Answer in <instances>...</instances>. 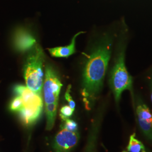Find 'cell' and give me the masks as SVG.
<instances>
[{
    "label": "cell",
    "mask_w": 152,
    "mask_h": 152,
    "mask_svg": "<svg viewBox=\"0 0 152 152\" xmlns=\"http://www.w3.org/2000/svg\"><path fill=\"white\" fill-rule=\"evenodd\" d=\"M14 44L16 49L20 51H24L33 48L36 45V40L27 31L19 29L15 33Z\"/></svg>",
    "instance_id": "obj_8"
},
{
    "label": "cell",
    "mask_w": 152,
    "mask_h": 152,
    "mask_svg": "<svg viewBox=\"0 0 152 152\" xmlns=\"http://www.w3.org/2000/svg\"></svg>",
    "instance_id": "obj_18"
},
{
    "label": "cell",
    "mask_w": 152,
    "mask_h": 152,
    "mask_svg": "<svg viewBox=\"0 0 152 152\" xmlns=\"http://www.w3.org/2000/svg\"><path fill=\"white\" fill-rule=\"evenodd\" d=\"M84 33V32L77 33L72 38L71 44L67 46L48 49L49 53L52 56L58 58H67L69 56L75 53V45L77 37L80 34Z\"/></svg>",
    "instance_id": "obj_9"
},
{
    "label": "cell",
    "mask_w": 152,
    "mask_h": 152,
    "mask_svg": "<svg viewBox=\"0 0 152 152\" xmlns=\"http://www.w3.org/2000/svg\"><path fill=\"white\" fill-rule=\"evenodd\" d=\"M98 126H99L98 122H96L95 125L93 126V129L91 131V134L88 138V141L87 142V147H86L85 152H95Z\"/></svg>",
    "instance_id": "obj_12"
},
{
    "label": "cell",
    "mask_w": 152,
    "mask_h": 152,
    "mask_svg": "<svg viewBox=\"0 0 152 152\" xmlns=\"http://www.w3.org/2000/svg\"></svg>",
    "instance_id": "obj_19"
},
{
    "label": "cell",
    "mask_w": 152,
    "mask_h": 152,
    "mask_svg": "<svg viewBox=\"0 0 152 152\" xmlns=\"http://www.w3.org/2000/svg\"><path fill=\"white\" fill-rule=\"evenodd\" d=\"M71 87V86L70 85L68 87L67 90H66V93H65V97L66 100L68 101V103H69V106L73 110H75V107H76V104H75V102L73 100L72 98L71 97V94H70Z\"/></svg>",
    "instance_id": "obj_16"
},
{
    "label": "cell",
    "mask_w": 152,
    "mask_h": 152,
    "mask_svg": "<svg viewBox=\"0 0 152 152\" xmlns=\"http://www.w3.org/2000/svg\"><path fill=\"white\" fill-rule=\"evenodd\" d=\"M151 152V151H149V150H146V149H145V151H143V152Z\"/></svg>",
    "instance_id": "obj_17"
},
{
    "label": "cell",
    "mask_w": 152,
    "mask_h": 152,
    "mask_svg": "<svg viewBox=\"0 0 152 152\" xmlns=\"http://www.w3.org/2000/svg\"><path fill=\"white\" fill-rule=\"evenodd\" d=\"M110 85L117 103L119 102L124 91L129 90L132 91V79L125 66V53L124 50L120 53L111 72Z\"/></svg>",
    "instance_id": "obj_4"
},
{
    "label": "cell",
    "mask_w": 152,
    "mask_h": 152,
    "mask_svg": "<svg viewBox=\"0 0 152 152\" xmlns=\"http://www.w3.org/2000/svg\"><path fill=\"white\" fill-rule=\"evenodd\" d=\"M62 84L54 69L50 65L45 69L44 83V98L45 104L58 103Z\"/></svg>",
    "instance_id": "obj_5"
},
{
    "label": "cell",
    "mask_w": 152,
    "mask_h": 152,
    "mask_svg": "<svg viewBox=\"0 0 152 152\" xmlns=\"http://www.w3.org/2000/svg\"><path fill=\"white\" fill-rule=\"evenodd\" d=\"M135 134L131 135L130 141L127 146V151L129 152H142L145 148L141 141L136 138Z\"/></svg>",
    "instance_id": "obj_11"
},
{
    "label": "cell",
    "mask_w": 152,
    "mask_h": 152,
    "mask_svg": "<svg viewBox=\"0 0 152 152\" xmlns=\"http://www.w3.org/2000/svg\"><path fill=\"white\" fill-rule=\"evenodd\" d=\"M79 134L77 131L72 132L62 130L56 135L53 147L55 152H70L76 147L79 140Z\"/></svg>",
    "instance_id": "obj_6"
},
{
    "label": "cell",
    "mask_w": 152,
    "mask_h": 152,
    "mask_svg": "<svg viewBox=\"0 0 152 152\" xmlns=\"http://www.w3.org/2000/svg\"><path fill=\"white\" fill-rule=\"evenodd\" d=\"M23 108V100L20 96L16 95V97L11 100L9 108L12 112H19Z\"/></svg>",
    "instance_id": "obj_14"
},
{
    "label": "cell",
    "mask_w": 152,
    "mask_h": 152,
    "mask_svg": "<svg viewBox=\"0 0 152 152\" xmlns=\"http://www.w3.org/2000/svg\"><path fill=\"white\" fill-rule=\"evenodd\" d=\"M112 44L109 41L99 46L91 55L83 73V95L94 99L100 92L107 70L111 54Z\"/></svg>",
    "instance_id": "obj_1"
},
{
    "label": "cell",
    "mask_w": 152,
    "mask_h": 152,
    "mask_svg": "<svg viewBox=\"0 0 152 152\" xmlns=\"http://www.w3.org/2000/svg\"><path fill=\"white\" fill-rule=\"evenodd\" d=\"M73 112L74 110L71 108L69 105L63 106L60 110V116L61 120L64 121L71 117Z\"/></svg>",
    "instance_id": "obj_15"
},
{
    "label": "cell",
    "mask_w": 152,
    "mask_h": 152,
    "mask_svg": "<svg viewBox=\"0 0 152 152\" xmlns=\"http://www.w3.org/2000/svg\"><path fill=\"white\" fill-rule=\"evenodd\" d=\"M63 122L60 126L61 130H66L72 132H76L78 130V125L73 120L68 118L66 120L63 121Z\"/></svg>",
    "instance_id": "obj_13"
},
{
    "label": "cell",
    "mask_w": 152,
    "mask_h": 152,
    "mask_svg": "<svg viewBox=\"0 0 152 152\" xmlns=\"http://www.w3.org/2000/svg\"><path fill=\"white\" fill-rule=\"evenodd\" d=\"M44 51L36 44L28 55L24 68V77L28 88L41 95L44 82Z\"/></svg>",
    "instance_id": "obj_2"
},
{
    "label": "cell",
    "mask_w": 152,
    "mask_h": 152,
    "mask_svg": "<svg viewBox=\"0 0 152 152\" xmlns=\"http://www.w3.org/2000/svg\"><path fill=\"white\" fill-rule=\"evenodd\" d=\"M139 126L144 135L152 140V113L145 104H140L136 109Z\"/></svg>",
    "instance_id": "obj_7"
},
{
    "label": "cell",
    "mask_w": 152,
    "mask_h": 152,
    "mask_svg": "<svg viewBox=\"0 0 152 152\" xmlns=\"http://www.w3.org/2000/svg\"><path fill=\"white\" fill-rule=\"evenodd\" d=\"M14 91L23 100V108L18 112L22 122L27 126L33 125L42 114L43 100L41 95L20 85H16L14 88Z\"/></svg>",
    "instance_id": "obj_3"
},
{
    "label": "cell",
    "mask_w": 152,
    "mask_h": 152,
    "mask_svg": "<svg viewBox=\"0 0 152 152\" xmlns=\"http://www.w3.org/2000/svg\"><path fill=\"white\" fill-rule=\"evenodd\" d=\"M58 104L51 103L45 104L46 112L47 114V125L46 129L50 130L54 124L56 117Z\"/></svg>",
    "instance_id": "obj_10"
}]
</instances>
